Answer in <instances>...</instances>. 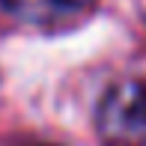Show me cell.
<instances>
[{
  "mask_svg": "<svg viewBox=\"0 0 146 146\" xmlns=\"http://www.w3.org/2000/svg\"><path fill=\"white\" fill-rule=\"evenodd\" d=\"M96 128L108 146H146V78H122L104 90Z\"/></svg>",
  "mask_w": 146,
  "mask_h": 146,
  "instance_id": "1",
  "label": "cell"
},
{
  "mask_svg": "<svg viewBox=\"0 0 146 146\" xmlns=\"http://www.w3.org/2000/svg\"><path fill=\"white\" fill-rule=\"evenodd\" d=\"M9 15L27 24H69L84 18L96 6V0H0Z\"/></svg>",
  "mask_w": 146,
  "mask_h": 146,
  "instance_id": "2",
  "label": "cell"
},
{
  "mask_svg": "<svg viewBox=\"0 0 146 146\" xmlns=\"http://www.w3.org/2000/svg\"><path fill=\"white\" fill-rule=\"evenodd\" d=\"M143 15H146V0H143Z\"/></svg>",
  "mask_w": 146,
  "mask_h": 146,
  "instance_id": "3",
  "label": "cell"
}]
</instances>
